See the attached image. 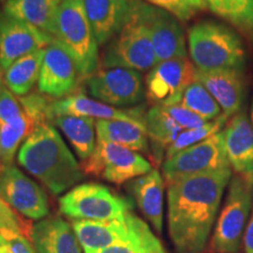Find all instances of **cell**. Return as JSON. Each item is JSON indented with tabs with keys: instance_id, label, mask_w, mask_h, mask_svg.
I'll list each match as a JSON object with an SVG mask.
<instances>
[{
	"instance_id": "obj_25",
	"label": "cell",
	"mask_w": 253,
	"mask_h": 253,
	"mask_svg": "<svg viewBox=\"0 0 253 253\" xmlns=\"http://www.w3.org/2000/svg\"><path fill=\"white\" fill-rule=\"evenodd\" d=\"M126 221L129 232L126 240L94 253H168L147 221L132 212L126 214Z\"/></svg>"
},
{
	"instance_id": "obj_2",
	"label": "cell",
	"mask_w": 253,
	"mask_h": 253,
	"mask_svg": "<svg viewBox=\"0 0 253 253\" xmlns=\"http://www.w3.org/2000/svg\"><path fill=\"white\" fill-rule=\"evenodd\" d=\"M17 160L53 195L74 188L84 176L61 135L49 122L37 126L28 136L18 151Z\"/></svg>"
},
{
	"instance_id": "obj_14",
	"label": "cell",
	"mask_w": 253,
	"mask_h": 253,
	"mask_svg": "<svg viewBox=\"0 0 253 253\" xmlns=\"http://www.w3.org/2000/svg\"><path fill=\"white\" fill-rule=\"evenodd\" d=\"M53 40L39 28L0 12V62L4 72L18 59L46 48Z\"/></svg>"
},
{
	"instance_id": "obj_38",
	"label": "cell",
	"mask_w": 253,
	"mask_h": 253,
	"mask_svg": "<svg viewBox=\"0 0 253 253\" xmlns=\"http://www.w3.org/2000/svg\"><path fill=\"white\" fill-rule=\"evenodd\" d=\"M243 248L244 253H253V209L243 238Z\"/></svg>"
},
{
	"instance_id": "obj_8",
	"label": "cell",
	"mask_w": 253,
	"mask_h": 253,
	"mask_svg": "<svg viewBox=\"0 0 253 253\" xmlns=\"http://www.w3.org/2000/svg\"><path fill=\"white\" fill-rule=\"evenodd\" d=\"M80 166L84 175L101 177L114 184L130 182L153 170L137 151L100 140H96L93 154Z\"/></svg>"
},
{
	"instance_id": "obj_15",
	"label": "cell",
	"mask_w": 253,
	"mask_h": 253,
	"mask_svg": "<svg viewBox=\"0 0 253 253\" xmlns=\"http://www.w3.org/2000/svg\"><path fill=\"white\" fill-rule=\"evenodd\" d=\"M80 79L77 65L71 54L55 39L45 48L38 89L39 93L62 99L71 95Z\"/></svg>"
},
{
	"instance_id": "obj_42",
	"label": "cell",
	"mask_w": 253,
	"mask_h": 253,
	"mask_svg": "<svg viewBox=\"0 0 253 253\" xmlns=\"http://www.w3.org/2000/svg\"><path fill=\"white\" fill-rule=\"evenodd\" d=\"M0 1H5V0H0Z\"/></svg>"
},
{
	"instance_id": "obj_20",
	"label": "cell",
	"mask_w": 253,
	"mask_h": 253,
	"mask_svg": "<svg viewBox=\"0 0 253 253\" xmlns=\"http://www.w3.org/2000/svg\"><path fill=\"white\" fill-rule=\"evenodd\" d=\"M30 240L37 253H82L73 226L56 216L46 217L34 224Z\"/></svg>"
},
{
	"instance_id": "obj_7",
	"label": "cell",
	"mask_w": 253,
	"mask_h": 253,
	"mask_svg": "<svg viewBox=\"0 0 253 253\" xmlns=\"http://www.w3.org/2000/svg\"><path fill=\"white\" fill-rule=\"evenodd\" d=\"M107 68H128L137 72L149 71L157 65L151 38L142 20L135 0H131L130 13L121 32L109 41L103 54Z\"/></svg>"
},
{
	"instance_id": "obj_33",
	"label": "cell",
	"mask_w": 253,
	"mask_h": 253,
	"mask_svg": "<svg viewBox=\"0 0 253 253\" xmlns=\"http://www.w3.org/2000/svg\"><path fill=\"white\" fill-rule=\"evenodd\" d=\"M32 224L30 219L21 216L18 211L0 197V236L6 240L15 237H26L30 239Z\"/></svg>"
},
{
	"instance_id": "obj_37",
	"label": "cell",
	"mask_w": 253,
	"mask_h": 253,
	"mask_svg": "<svg viewBox=\"0 0 253 253\" xmlns=\"http://www.w3.org/2000/svg\"><path fill=\"white\" fill-rule=\"evenodd\" d=\"M7 242L12 253H37L32 242L26 237H15Z\"/></svg>"
},
{
	"instance_id": "obj_24",
	"label": "cell",
	"mask_w": 253,
	"mask_h": 253,
	"mask_svg": "<svg viewBox=\"0 0 253 253\" xmlns=\"http://www.w3.org/2000/svg\"><path fill=\"white\" fill-rule=\"evenodd\" d=\"M95 128L97 140L121 145L137 153H147L149 150L145 125L120 120H97Z\"/></svg>"
},
{
	"instance_id": "obj_4",
	"label": "cell",
	"mask_w": 253,
	"mask_h": 253,
	"mask_svg": "<svg viewBox=\"0 0 253 253\" xmlns=\"http://www.w3.org/2000/svg\"><path fill=\"white\" fill-rule=\"evenodd\" d=\"M53 38L71 54L80 79H88L99 63V43L94 36L82 0H62L56 11Z\"/></svg>"
},
{
	"instance_id": "obj_29",
	"label": "cell",
	"mask_w": 253,
	"mask_h": 253,
	"mask_svg": "<svg viewBox=\"0 0 253 253\" xmlns=\"http://www.w3.org/2000/svg\"><path fill=\"white\" fill-rule=\"evenodd\" d=\"M39 125L24 110L11 123H0V166H13L17 151Z\"/></svg>"
},
{
	"instance_id": "obj_27",
	"label": "cell",
	"mask_w": 253,
	"mask_h": 253,
	"mask_svg": "<svg viewBox=\"0 0 253 253\" xmlns=\"http://www.w3.org/2000/svg\"><path fill=\"white\" fill-rule=\"evenodd\" d=\"M45 48L18 59L4 72V84L14 95H27L38 84Z\"/></svg>"
},
{
	"instance_id": "obj_17",
	"label": "cell",
	"mask_w": 253,
	"mask_h": 253,
	"mask_svg": "<svg viewBox=\"0 0 253 253\" xmlns=\"http://www.w3.org/2000/svg\"><path fill=\"white\" fill-rule=\"evenodd\" d=\"M223 137L231 169L253 186V126L245 112H239L230 120Z\"/></svg>"
},
{
	"instance_id": "obj_39",
	"label": "cell",
	"mask_w": 253,
	"mask_h": 253,
	"mask_svg": "<svg viewBox=\"0 0 253 253\" xmlns=\"http://www.w3.org/2000/svg\"><path fill=\"white\" fill-rule=\"evenodd\" d=\"M0 253H12L8 242L2 236H0Z\"/></svg>"
},
{
	"instance_id": "obj_12",
	"label": "cell",
	"mask_w": 253,
	"mask_h": 253,
	"mask_svg": "<svg viewBox=\"0 0 253 253\" xmlns=\"http://www.w3.org/2000/svg\"><path fill=\"white\" fill-rule=\"evenodd\" d=\"M142 20L149 31L157 63L186 56L184 31L178 19L162 8L135 0Z\"/></svg>"
},
{
	"instance_id": "obj_3",
	"label": "cell",
	"mask_w": 253,
	"mask_h": 253,
	"mask_svg": "<svg viewBox=\"0 0 253 253\" xmlns=\"http://www.w3.org/2000/svg\"><path fill=\"white\" fill-rule=\"evenodd\" d=\"M189 53L198 71L238 69L246 62L242 40L230 27L216 21H199L189 30Z\"/></svg>"
},
{
	"instance_id": "obj_31",
	"label": "cell",
	"mask_w": 253,
	"mask_h": 253,
	"mask_svg": "<svg viewBox=\"0 0 253 253\" xmlns=\"http://www.w3.org/2000/svg\"><path fill=\"white\" fill-rule=\"evenodd\" d=\"M181 103L205 121L216 120L221 115V108L214 97L198 80L186 88Z\"/></svg>"
},
{
	"instance_id": "obj_16",
	"label": "cell",
	"mask_w": 253,
	"mask_h": 253,
	"mask_svg": "<svg viewBox=\"0 0 253 253\" xmlns=\"http://www.w3.org/2000/svg\"><path fill=\"white\" fill-rule=\"evenodd\" d=\"M144 107L121 110L100 101L93 100L84 93L71 94L50 103V120L58 116H84L97 120H120L137 125H145Z\"/></svg>"
},
{
	"instance_id": "obj_19",
	"label": "cell",
	"mask_w": 253,
	"mask_h": 253,
	"mask_svg": "<svg viewBox=\"0 0 253 253\" xmlns=\"http://www.w3.org/2000/svg\"><path fill=\"white\" fill-rule=\"evenodd\" d=\"M197 80L207 88L227 118L240 112L244 101V79L238 69L198 71Z\"/></svg>"
},
{
	"instance_id": "obj_32",
	"label": "cell",
	"mask_w": 253,
	"mask_h": 253,
	"mask_svg": "<svg viewBox=\"0 0 253 253\" xmlns=\"http://www.w3.org/2000/svg\"><path fill=\"white\" fill-rule=\"evenodd\" d=\"M227 116L225 114H221L219 118H217L213 121L207 122L199 128L195 129H188V130H183L179 134L176 141L168 148L166 153V160L167 158L173 156L179 151L186 149V148L192 147V145L199 143V142L207 140V138L211 137V136L220 132V129L223 128L224 125L227 122Z\"/></svg>"
},
{
	"instance_id": "obj_34",
	"label": "cell",
	"mask_w": 253,
	"mask_h": 253,
	"mask_svg": "<svg viewBox=\"0 0 253 253\" xmlns=\"http://www.w3.org/2000/svg\"><path fill=\"white\" fill-rule=\"evenodd\" d=\"M145 1L164 9L183 23L191 20L197 14L209 9L205 0H145Z\"/></svg>"
},
{
	"instance_id": "obj_11",
	"label": "cell",
	"mask_w": 253,
	"mask_h": 253,
	"mask_svg": "<svg viewBox=\"0 0 253 253\" xmlns=\"http://www.w3.org/2000/svg\"><path fill=\"white\" fill-rule=\"evenodd\" d=\"M0 197L30 220H41L49 213L43 189L14 166H0Z\"/></svg>"
},
{
	"instance_id": "obj_22",
	"label": "cell",
	"mask_w": 253,
	"mask_h": 253,
	"mask_svg": "<svg viewBox=\"0 0 253 253\" xmlns=\"http://www.w3.org/2000/svg\"><path fill=\"white\" fill-rule=\"evenodd\" d=\"M73 230L84 253H94L126 240L129 226L126 216L115 220H74Z\"/></svg>"
},
{
	"instance_id": "obj_1",
	"label": "cell",
	"mask_w": 253,
	"mask_h": 253,
	"mask_svg": "<svg viewBox=\"0 0 253 253\" xmlns=\"http://www.w3.org/2000/svg\"><path fill=\"white\" fill-rule=\"evenodd\" d=\"M232 171L221 169L168 183V230L176 253H204Z\"/></svg>"
},
{
	"instance_id": "obj_40",
	"label": "cell",
	"mask_w": 253,
	"mask_h": 253,
	"mask_svg": "<svg viewBox=\"0 0 253 253\" xmlns=\"http://www.w3.org/2000/svg\"><path fill=\"white\" fill-rule=\"evenodd\" d=\"M4 86V69H2L1 62H0V88Z\"/></svg>"
},
{
	"instance_id": "obj_6",
	"label": "cell",
	"mask_w": 253,
	"mask_h": 253,
	"mask_svg": "<svg viewBox=\"0 0 253 253\" xmlns=\"http://www.w3.org/2000/svg\"><path fill=\"white\" fill-rule=\"evenodd\" d=\"M59 210L74 220L123 219L131 212L132 202L99 183H84L68 190L59 199Z\"/></svg>"
},
{
	"instance_id": "obj_28",
	"label": "cell",
	"mask_w": 253,
	"mask_h": 253,
	"mask_svg": "<svg viewBox=\"0 0 253 253\" xmlns=\"http://www.w3.org/2000/svg\"><path fill=\"white\" fill-rule=\"evenodd\" d=\"M54 125L60 128L63 135L80 160L84 161L93 154L96 145L95 140V120L84 116H58L53 120Z\"/></svg>"
},
{
	"instance_id": "obj_13",
	"label": "cell",
	"mask_w": 253,
	"mask_h": 253,
	"mask_svg": "<svg viewBox=\"0 0 253 253\" xmlns=\"http://www.w3.org/2000/svg\"><path fill=\"white\" fill-rule=\"evenodd\" d=\"M91 96L109 106L128 107L144 99L145 89L140 72L128 68H107L87 79Z\"/></svg>"
},
{
	"instance_id": "obj_36",
	"label": "cell",
	"mask_w": 253,
	"mask_h": 253,
	"mask_svg": "<svg viewBox=\"0 0 253 253\" xmlns=\"http://www.w3.org/2000/svg\"><path fill=\"white\" fill-rule=\"evenodd\" d=\"M163 108L166 109V112L169 114L173 120H175L177 125L181 126L183 130L199 128V126H202L207 123L204 119H202L201 116L197 115V114L192 113L191 110H189L186 107L183 106L182 103L163 107Z\"/></svg>"
},
{
	"instance_id": "obj_35",
	"label": "cell",
	"mask_w": 253,
	"mask_h": 253,
	"mask_svg": "<svg viewBox=\"0 0 253 253\" xmlns=\"http://www.w3.org/2000/svg\"><path fill=\"white\" fill-rule=\"evenodd\" d=\"M23 114L24 108L19 97H15V95L4 84L0 88V123L13 122Z\"/></svg>"
},
{
	"instance_id": "obj_5",
	"label": "cell",
	"mask_w": 253,
	"mask_h": 253,
	"mask_svg": "<svg viewBox=\"0 0 253 253\" xmlns=\"http://www.w3.org/2000/svg\"><path fill=\"white\" fill-rule=\"evenodd\" d=\"M253 209V186L231 177L225 203L209 242L211 253H239Z\"/></svg>"
},
{
	"instance_id": "obj_23",
	"label": "cell",
	"mask_w": 253,
	"mask_h": 253,
	"mask_svg": "<svg viewBox=\"0 0 253 253\" xmlns=\"http://www.w3.org/2000/svg\"><path fill=\"white\" fill-rule=\"evenodd\" d=\"M62 0H6L2 12L53 37L55 15Z\"/></svg>"
},
{
	"instance_id": "obj_18",
	"label": "cell",
	"mask_w": 253,
	"mask_h": 253,
	"mask_svg": "<svg viewBox=\"0 0 253 253\" xmlns=\"http://www.w3.org/2000/svg\"><path fill=\"white\" fill-rule=\"evenodd\" d=\"M82 4L97 43L106 45L125 26L131 0H82Z\"/></svg>"
},
{
	"instance_id": "obj_26",
	"label": "cell",
	"mask_w": 253,
	"mask_h": 253,
	"mask_svg": "<svg viewBox=\"0 0 253 253\" xmlns=\"http://www.w3.org/2000/svg\"><path fill=\"white\" fill-rule=\"evenodd\" d=\"M145 126L155 161L160 163L163 157L166 158L168 148L176 141L183 129L162 106H154L145 113Z\"/></svg>"
},
{
	"instance_id": "obj_10",
	"label": "cell",
	"mask_w": 253,
	"mask_h": 253,
	"mask_svg": "<svg viewBox=\"0 0 253 253\" xmlns=\"http://www.w3.org/2000/svg\"><path fill=\"white\" fill-rule=\"evenodd\" d=\"M197 80V68L188 58L167 60L155 65L145 79V95L155 106L181 103L190 84Z\"/></svg>"
},
{
	"instance_id": "obj_9",
	"label": "cell",
	"mask_w": 253,
	"mask_h": 253,
	"mask_svg": "<svg viewBox=\"0 0 253 253\" xmlns=\"http://www.w3.org/2000/svg\"><path fill=\"white\" fill-rule=\"evenodd\" d=\"M229 168L231 167L224 147L223 131L179 151L164 160L162 164L167 184L189 176Z\"/></svg>"
},
{
	"instance_id": "obj_41",
	"label": "cell",
	"mask_w": 253,
	"mask_h": 253,
	"mask_svg": "<svg viewBox=\"0 0 253 253\" xmlns=\"http://www.w3.org/2000/svg\"><path fill=\"white\" fill-rule=\"evenodd\" d=\"M251 121H252V125H253V101H252V104H251Z\"/></svg>"
},
{
	"instance_id": "obj_30",
	"label": "cell",
	"mask_w": 253,
	"mask_h": 253,
	"mask_svg": "<svg viewBox=\"0 0 253 253\" xmlns=\"http://www.w3.org/2000/svg\"><path fill=\"white\" fill-rule=\"evenodd\" d=\"M211 12L253 41V0H205Z\"/></svg>"
},
{
	"instance_id": "obj_21",
	"label": "cell",
	"mask_w": 253,
	"mask_h": 253,
	"mask_svg": "<svg viewBox=\"0 0 253 253\" xmlns=\"http://www.w3.org/2000/svg\"><path fill=\"white\" fill-rule=\"evenodd\" d=\"M126 189L142 214L161 235L163 231L164 179L160 171L153 169L150 172L132 179Z\"/></svg>"
}]
</instances>
